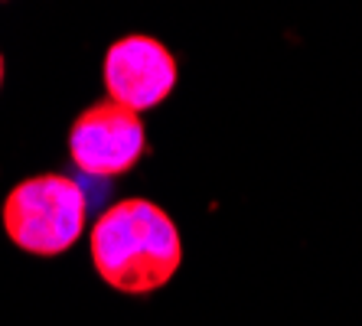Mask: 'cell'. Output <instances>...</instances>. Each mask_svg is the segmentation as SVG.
Here are the masks:
<instances>
[{
    "instance_id": "6da1fadb",
    "label": "cell",
    "mask_w": 362,
    "mask_h": 326,
    "mask_svg": "<svg viewBox=\"0 0 362 326\" xmlns=\"http://www.w3.org/2000/svg\"><path fill=\"white\" fill-rule=\"evenodd\" d=\"M92 264L121 293H153L183 264L173 219L151 199H121L92 228Z\"/></svg>"
},
{
    "instance_id": "277c9868",
    "label": "cell",
    "mask_w": 362,
    "mask_h": 326,
    "mask_svg": "<svg viewBox=\"0 0 362 326\" xmlns=\"http://www.w3.org/2000/svg\"><path fill=\"white\" fill-rule=\"evenodd\" d=\"M105 88L131 111L157 108L177 85V59L153 36H124L105 52Z\"/></svg>"
},
{
    "instance_id": "3957f363",
    "label": "cell",
    "mask_w": 362,
    "mask_h": 326,
    "mask_svg": "<svg viewBox=\"0 0 362 326\" xmlns=\"http://www.w3.org/2000/svg\"><path fill=\"white\" fill-rule=\"evenodd\" d=\"M147 151L144 121L118 101H98L76 117L69 131V157L85 176L111 180L134 170Z\"/></svg>"
},
{
    "instance_id": "5b68a950",
    "label": "cell",
    "mask_w": 362,
    "mask_h": 326,
    "mask_svg": "<svg viewBox=\"0 0 362 326\" xmlns=\"http://www.w3.org/2000/svg\"><path fill=\"white\" fill-rule=\"evenodd\" d=\"M0 85H4V56H0Z\"/></svg>"
},
{
    "instance_id": "7a4b0ae2",
    "label": "cell",
    "mask_w": 362,
    "mask_h": 326,
    "mask_svg": "<svg viewBox=\"0 0 362 326\" xmlns=\"http://www.w3.org/2000/svg\"><path fill=\"white\" fill-rule=\"evenodd\" d=\"M0 216L7 238L20 251L56 258L82 238L88 199L76 180L62 173H40L7 192Z\"/></svg>"
}]
</instances>
